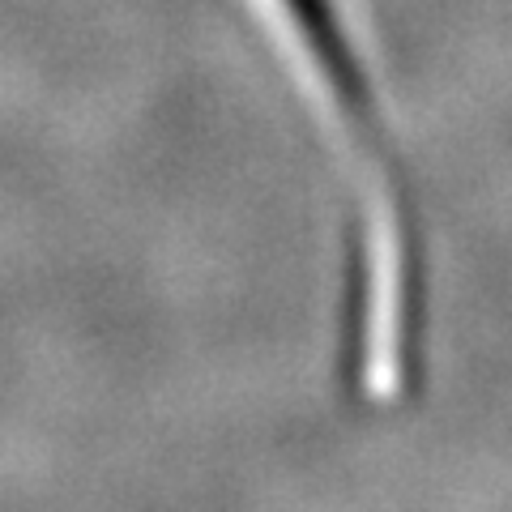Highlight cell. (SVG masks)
I'll return each instance as SVG.
<instances>
[{"label":"cell","instance_id":"6da1fadb","mask_svg":"<svg viewBox=\"0 0 512 512\" xmlns=\"http://www.w3.org/2000/svg\"><path fill=\"white\" fill-rule=\"evenodd\" d=\"M295 47L303 69L312 73L316 94L329 116L350 137V150L367 167V218L363 269L355 295L359 355L367 367V384L384 393L419 359L423 329V256H419V222L414 197L406 188V171L389 146V128L380 120L372 77L359 60L355 30L346 22L342 0H269Z\"/></svg>","mask_w":512,"mask_h":512}]
</instances>
